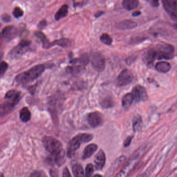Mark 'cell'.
<instances>
[{"label": "cell", "mask_w": 177, "mask_h": 177, "mask_svg": "<svg viewBox=\"0 0 177 177\" xmlns=\"http://www.w3.org/2000/svg\"><path fill=\"white\" fill-rule=\"evenodd\" d=\"M174 28L176 30H177V24H174Z\"/></svg>", "instance_id": "obj_41"}, {"label": "cell", "mask_w": 177, "mask_h": 177, "mask_svg": "<svg viewBox=\"0 0 177 177\" xmlns=\"http://www.w3.org/2000/svg\"><path fill=\"white\" fill-rule=\"evenodd\" d=\"M35 35L38 39H39L40 40H41L42 42H43L44 40L46 39V37L43 33H42V32H37Z\"/></svg>", "instance_id": "obj_33"}, {"label": "cell", "mask_w": 177, "mask_h": 177, "mask_svg": "<svg viewBox=\"0 0 177 177\" xmlns=\"http://www.w3.org/2000/svg\"><path fill=\"white\" fill-rule=\"evenodd\" d=\"M2 33L4 39L7 42H10L17 36L18 31L15 27L10 26L5 27L3 29Z\"/></svg>", "instance_id": "obj_12"}, {"label": "cell", "mask_w": 177, "mask_h": 177, "mask_svg": "<svg viewBox=\"0 0 177 177\" xmlns=\"http://www.w3.org/2000/svg\"><path fill=\"white\" fill-rule=\"evenodd\" d=\"M71 45V41L67 39H61L56 40L55 41L51 43L52 46L54 45H58L60 47L67 48L70 46Z\"/></svg>", "instance_id": "obj_24"}, {"label": "cell", "mask_w": 177, "mask_h": 177, "mask_svg": "<svg viewBox=\"0 0 177 177\" xmlns=\"http://www.w3.org/2000/svg\"><path fill=\"white\" fill-rule=\"evenodd\" d=\"M142 126V120L140 115H136L133 120V129L135 132H137L140 130Z\"/></svg>", "instance_id": "obj_21"}, {"label": "cell", "mask_w": 177, "mask_h": 177, "mask_svg": "<svg viewBox=\"0 0 177 177\" xmlns=\"http://www.w3.org/2000/svg\"><path fill=\"white\" fill-rule=\"evenodd\" d=\"M42 142L44 148L51 154L52 157L65 152L61 143L52 137L44 136L42 138Z\"/></svg>", "instance_id": "obj_3"}, {"label": "cell", "mask_w": 177, "mask_h": 177, "mask_svg": "<svg viewBox=\"0 0 177 177\" xmlns=\"http://www.w3.org/2000/svg\"><path fill=\"white\" fill-rule=\"evenodd\" d=\"M94 172V166L93 164H88L87 165L85 168V176L91 177Z\"/></svg>", "instance_id": "obj_27"}, {"label": "cell", "mask_w": 177, "mask_h": 177, "mask_svg": "<svg viewBox=\"0 0 177 177\" xmlns=\"http://www.w3.org/2000/svg\"><path fill=\"white\" fill-rule=\"evenodd\" d=\"M139 5L138 0H124L123 6L127 11H131L137 8Z\"/></svg>", "instance_id": "obj_19"}, {"label": "cell", "mask_w": 177, "mask_h": 177, "mask_svg": "<svg viewBox=\"0 0 177 177\" xmlns=\"http://www.w3.org/2000/svg\"><path fill=\"white\" fill-rule=\"evenodd\" d=\"M98 149V146L94 144H90L84 148L83 151V153L82 155V159L84 160H85L86 159H88L90 157H91L96 151Z\"/></svg>", "instance_id": "obj_16"}, {"label": "cell", "mask_w": 177, "mask_h": 177, "mask_svg": "<svg viewBox=\"0 0 177 177\" xmlns=\"http://www.w3.org/2000/svg\"><path fill=\"white\" fill-rule=\"evenodd\" d=\"M113 102L110 98H106L103 99V100L101 102V105L105 108H108L110 107H112L113 106Z\"/></svg>", "instance_id": "obj_29"}, {"label": "cell", "mask_w": 177, "mask_h": 177, "mask_svg": "<svg viewBox=\"0 0 177 177\" xmlns=\"http://www.w3.org/2000/svg\"><path fill=\"white\" fill-rule=\"evenodd\" d=\"M94 176H95V177H96V176H101L100 175V174H95Z\"/></svg>", "instance_id": "obj_42"}, {"label": "cell", "mask_w": 177, "mask_h": 177, "mask_svg": "<svg viewBox=\"0 0 177 177\" xmlns=\"http://www.w3.org/2000/svg\"><path fill=\"white\" fill-rule=\"evenodd\" d=\"M63 177H71V176L70 172L67 167H65L63 170Z\"/></svg>", "instance_id": "obj_36"}, {"label": "cell", "mask_w": 177, "mask_h": 177, "mask_svg": "<svg viewBox=\"0 0 177 177\" xmlns=\"http://www.w3.org/2000/svg\"><path fill=\"white\" fill-rule=\"evenodd\" d=\"M46 25H47L46 21L43 20V21H41L39 22V24L38 25V27H39V29H43L44 27L46 26Z\"/></svg>", "instance_id": "obj_37"}, {"label": "cell", "mask_w": 177, "mask_h": 177, "mask_svg": "<svg viewBox=\"0 0 177 177\" xmlns=\"http://www.w3.org/2000/svg\"><path fill=\"white\" fill-rule=\"evenodd\" d=\"M79 61L83 64V65H86L88 63L89 61V58L86 55H83L79 59Z\"/></svg>", "instance_id": "obj_32"}, {"label": "cell", "mask_w": 177, "mask_h": 177, "mask_svg": "<svg viewBox=\"0 0 177 177\" xmlns=\"http://www.w3.org/2000/svg\"><path fill=\"white\" fill-rule=\"evenodd\" d=\"M91 65L98 72H102L106 67V60L104 56L99 52H94L91 55Z\"/></svg>", "instance_id": "obj_6"}, {"label": "cell", "mask_w": 177, "mask_h": 177, "mask_svg": "<svg viewBox=\"0 0 177 177\" xmlns=\"http://www.w3.org/2000/svg\"><path fill=\"white\" fill-rule=\"evenodd\" d=\"M2 20L4 22H8L11 20V17L7 14H4L2 16Z\"/></svg>", "instance_id": "obj_35"}, {"label": "cell", "mask_w": 177, "mask_h": 177, "mask_svg": "<svg viewBox=\"0 0 177 177\" xmlns=\"http://www.w3.org/2000/svg\"><path fill=\"white\" fill-rule=\"evenodd\" d=\"M155 69L156 70L160 73H167L170 70L171 65L167 62L161 61L156 63Z\"/></svg>", "instance_id": "obj_18"}, {"label": "cell", "mask_w": 177, "mask_h": 177, "mask_svg": "<svg viewBox=\"0 0 177 177\" xmlns=\"http://www.w3.org/2000/svg\"><path fill=\"white\" fill-rule=\"evenodd\" d=\"M19 117L21 121L24 123H27L30 120L31 114L27 107H24L20 110L19 112Z\"/></svg>", "instance_id": "obj_17"}, {"label": "cell", "mask_w": 177, "mask_h": 177, "mask_svg": "<svg viewBox=\"0 0 177 177\" xmlns=\"http://www.w3.org/2000/svg\"><path fill=\"white\" fill-rule=\"evenodd\" d=\"M154 49L156 52V59L158 60L171 59L174 56V47L172 45L164 43L157 46Z\"/></svg>", "instance_id": "obj_4"}, {"label": "cell", "mask_w": 177, "mask_h": 177, "mask_svg": "<svg viewBox=\"0 0 177 177\" xmlns=\"http://www.w3.org/2000/svg\"><path fill=\"white\" fill-rule=\"evenodd\" d=\"M84 143L80 133L73 137L68 143L67 155L69 157H72L75 154L76 151L80 148L81 143Z\"/></svg>", "instance_id": "obj_7"}, {"label": "cell", "mask_w": 177, "mask_h": 177, "mask_svg": "<svg viewBox=\"0 0 177 177\" xmlns=\"http://www.w3.org/2000/svg\"><path fill=\"white\" fill-rule=\"evenodd\" d=\"M72 171L75 177H84V172L83 167L80 164H74L72 167Z\"/></svg>", "instance_id": "obj_23"}, {"label": "cell", "mask_w": 177, "mask_h": 177, "mask_svg": "<svg viewBox=\"0 0 177 177\" xmlns=\"http://www.w3.org/2000/svg\"><path fill=\"white\" fill-rule=\"evenodd\" d=\"M106 161V157L104 152L102 150L97 153L94 159L95 167L97 170H101L104 167Z\"/></svg>", "instance_id": "obj_13"}, {"label": "cell", "mask_w": 177, "mask_h": 177, "mask_svg": "<svg viewBox=\"0 0 177 177\" xmlns=\"http://www.w3.org/2000/svg\"><path fill=\"white\" fill-rule=\"evenodd\" d=\"M156 59V52L154 48L148 50L143 54L142 57L143 62L147 65H150L153 63Z\"/></svg>", "instance_id": "obj_14"}, {"label": "cell", "mask_w": 177, "mask_h": 177, "mask_svg": "<svg viewBox=\"0 0 177 177\" xmlns=\"http://www.w3.org/2000/svg\"><path fill=\"white\" fill-rule=\"evenodd\" d=\"M137 26V24L131 20H125L118 22L115 25L116 28L120 30H128L135 28Z\"/></svg>", "instance_id": "obj_15"}, {"label": "cell", "mask_w": 177, "mask_h": 177, "mask_svg": "<svg viewBox=\"0 0 177 177\" xmlns=\"http://www.w3.org/2000/svg\"><path fill=\"white\" fill-rule=\"evenodd\" d=\"M165 10L174 21H177V0H162Z\"/></svg>", "instance_id": "obj_5"}, {"label": "cell", "mask_w": 177, "mask_h": 177, "mask_svg": "<svg viewBox=\"0 0 177 177\" xmlns=\"http://www.w3.org/2000/svg\"><path fill=\"white\" fill-rule=\"evenodd\" d=\"M29 46H25L21 44H19L18 45L16 46L12 49L10 53L8 54V57L11 59H16L21 57L29 50Z\"/></svg>", "instance_id": "obj_10"}, {"label": "cell", "mask_w": 177, "mask_h": 177, "mask_svg": "<svg viewBox=\"0 0 177 177\" xmlns=\"http://www.w3.org/2000/svg\"><path fill=\"white\" fill-rule=\"evenodd\" d=\"M4 99H5V102L1 104V116L11 112L14 108L18 103L20 99V93L15 90H11L6 93Z\"/></svg>", "instance_id": "obj_1"}, {"label": "cell", "mask_w": 177, "mask_h": 177, "mask_svg": "<svg viewBox=\"0 0 177 177\" xmlns=\"http://www.w3.org/2000/svg\"><path fill=\"white\" fill-rule=\"evenodd\" d=\"M87 122L92 127H97L101 125L103 122L101 114L98 112H91L88 114Z\"/></svg>", "instance_id": "obj_11"}, {"label": "cell", "mask_w": 177, "mask_h": 177, "mask_svg": "<svg viewBox=\"0 0 177 177\" xmlns=\"http://www.w3.org/2000/svg\"><path fill=\"white\" fill-rule=\"evenodd\" d=\"M103 14V12H99L97 13H96V14L95 15V17H96V18H98V17H99L100 16H101Z\"/></svg>", "instance_id": "obj_40"}, {"label": "cell", "mask_w": 177, "mask_h": 177, "mask_svg": "<svg viewBox=\"0 0 177 177\" xmlns=\"http://www.w3.org/2000/svg\"><path fill=\"white\" fill-rule=\"evenodd\" d=\"M13 14L15 18H19L24 15V11L20 7H16L14 10Z\"/></svg>", "instance_id": "obj_28"}, {"label": "cell", "mask_w": 177, "mask_h": 177, "mask_svg": "<svg viewBox=\"0 0 177 177\" xmlns=\"http://www.w3.org/2000/svg\"><path fill=\"white\" fill-rule=\"evenodd\" d=\"M151 5L153 7H158L159 5V0H152Z\"/></svg>", "instance_id": "obj_38"}, {"label": "cell", "mask_w": 177, "mask_h": 177, "mask_svg": "<svg viewBox=\"0 0 177 177\" xmlns=\"http://www.w3.org/2000/svg\"><path fill=\"white\" fill-rule=\"evenodd\" d=\"M132 138H133V137L129 136V137H128L126 139V140L124 142V146L125 147H128V146L130 145L131 140H132Z\"/></svg>", "instance_id": "obj_34"}, {"label": "cell", "mask_w": 177, "mask_h": 177, "mask_svg": "<svg viewBox=\"0 0 177 177\" xmlns=\"http://www.w3.org/2000/svg\"><path fill=\"white\" fill-rule=\"evenodd\" d=\"M126 159L125 156H122L120 157L118 159H117L114 163L113 164L112 166L110 168L111 172H114L116 169H117L118 167L120 166V165L123 163Z\"/></svg>", "instance_id": "obj_25"}, {"label": "cell", "mask_w": 177, "mask_h": 177, "mask_svg": "<svg viewBox=\"0 0 177 177\" xmlns=\"http://www.w3.org/2000/svg\"><path fill=\"white\" fill-rule=\"evenodd\" d=\"M134 100L135 102L144 101L148 99V94L146 88L141 85H137L133 90Z\"/></svg>", "instance_id": "obj_9"}, {"label": "cell", "mask_w": 177, "mask_h": 177, "mask_svg": "<svg viewBox=\"0 0 177 177\" xmlns=\"http://www.w3.org/2000/svg\"><path fill=\"white\" fill-rule=\"evenodd\" d=\"M68 12V6L67 5H63L59 10V11L55 15V19L56 20H59L65 17L67 15Z\"/></svg>", "instance_id": "obj_22"}, {"label": "cell", "mask_w": 177, "mask_h": 177, "mask_svg": "<svg viewBox=\"0 0 177 177\" xmlns=\"http://www.w3.org/2000/svg\"><path fill=\"white\" fill-rule=\"evenodd\" d=\"M44 70V65H35L29 70L18 74L16 77V81L20 83H28L38 78Z\"/></svg>", "instance_id": "obj_2"}, {"label": "cell", "mask_w": 177, "mask_h": 177, "mask_svg": "<svg viewBox=\"0 0 177 177\" xmlns=\"http://www.w3.org/2000/svg\"><path fill=\"white\" fill-rule=\"evenodd\" d=\"M141 13L140 11H135L133 14V16H134V17H137V16L140 15Z\"/></svg>", "instance_id": "obj_39"}, {"label": "cell", "mask_w": 177, "mask_h": 177, "mask_svg": "<svg viewBox=\"0 0 177 177\" xmlns=\"http://www.w3.org/2000/svg\"><path fill=\"white\" fill-rule=\"evenodd\" d=\"M133 80V73L129 70L125 69L120 73L117 77L116 84L118 86H126L132 82Z\"/></svg>", "instance_id": "obj_8"}, {"label": "cell", "mask_w": 177, "mask_h": 177, "mask_svg": "<svg viewBox=\"0 0 177 177\" xmlns=\"http://www.w3.org/2000/svg\"><path fill=\"white\" fill-rule=\"evenodd\" d=\"M8 64L5 61H2L1 63V76H2L3 75L4 73H5L6 71L8 69Z\"/></svg>", "instance_id": "obj_30"}, {"label": "cell", "mask_w": 177, "mask_h": 177, "mask_svg": "<svg viewBox=\"0 0 177 177\" xmlns=\"http://www.w3.org/2000/svg\"><path fill=\"white\" fill-rule=\"evenodd\" d=\"M45 176V174L44 172H43L42 171H37L35 170L33 172H32L31 174L30 175V177H43Z\"/></svg>", "instance_id": "obj_31"}, {"label": "cell", "mask_w": 177, "mask_h": 177, "mask_svg": "<svg viewBox=\"0 0 177 177\" xmlns=\"http://www.w3.org/2000/svg\"><path fill=\"white\" fill-rule=\"evenodd\" d=\"M100 41L104 44L110 45L112 44V39L109 35L106 33L102 34L100 37Z\"/></svg>", "instance_id": "obj_26"}, {"label": "cell", "mask_w": 177, "mask_h": 177, "mask_svg": "<svg viewBox=\"0 0 177 177\" xmlns=\"http://www.w3.org/2000/svg\"><path fill=\"white\" fill-rule=\"evenodd\" d=\"M134 100V97L132 93H128L126 94L123 98L122 100V106L125 109H127L132 104Z\"/></svg>", "instance_id": "obj_20"}]
</instances>
